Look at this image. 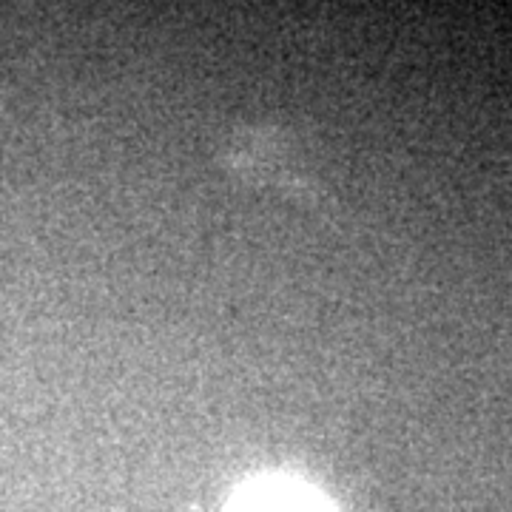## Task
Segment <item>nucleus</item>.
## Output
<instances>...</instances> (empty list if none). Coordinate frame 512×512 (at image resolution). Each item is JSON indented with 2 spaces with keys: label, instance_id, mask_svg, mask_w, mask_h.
<instances>
[{
  "label": "nucleus",
  "instance_id": "nucleus-1",
  "mask_svg": "<svg viewBox=\"0 0 512 512\" xmlns=\"http://www.w3.org/2000/svg\"><path fill=\"white\" fill-rule=\"evenodd\" d=\"M231 512H333L328 504L311 490L285 484V481H271L259 484L254 490L242 493Z\"/></svg>",
  "mask_w": 512,
  "mask_h": 512
}]
</instances>
